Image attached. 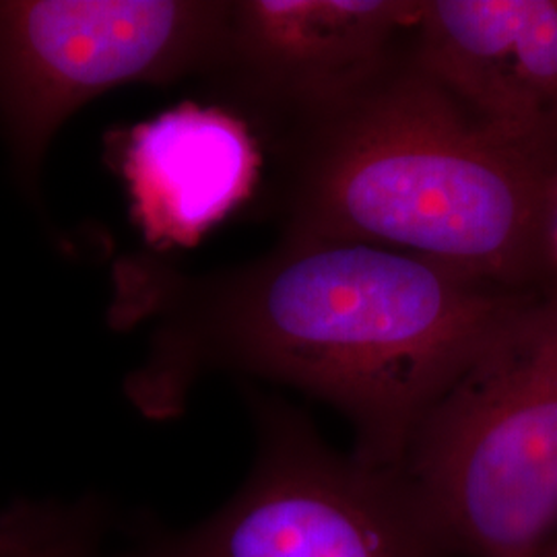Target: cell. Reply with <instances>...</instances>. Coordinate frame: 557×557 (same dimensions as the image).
<instances>
[{
  "mask_svg": "<svg viewBox=\"0 0 557 557\" xmlns=\"http://www.w3.org/2000/svg\"><path fill=\"white\" fill-rule=\"evenodd\" d=\"M108 158L131 218L156 250L190 248L252 197L262 151L252 126L220 103L178 106L116 131Z\"/></svg>",
  "mask_w": 557,
  "mask_h": 557,
  "instance_id": "obj_8",
  "label": "cell"
},
{
  "mask_svg": "<svg viewBox=\"0 0 557 557\" xmlns=\"http://www.w3.org/2000/svg\"><path fill=\"white\" fill-rule=\"evenodd\" d=\"M20 537V529H17V518L13 515V510L9 508L2 517H0V557L7 556Z\"/></svg>",
  "mask_w": 557,
  "mask_h": 557,
  "instance_id": "obj_10",
  "label": "cell"
},
{
  "mask_svg": "<svg viewBox=\"0 0 557 557\" xmlns=\"http://www.w3.org/2000/svg\"><path fill=\"white\" fill-rule=\"evenodd\" d=\"M543 557H557V535L554 541H552V545L547 547V552L543 554Z\"/></svg>",
  "mask_w": 557,
  "mask_h": 557,
  "instance_id": "obj_12",
  "label": "cell"
},
{
  "mask_svg": "<svg viewBox=\"0 0 557 557\" xmlns=\"http://www.w3.org/2000/svg\"><path fill=\"white\" fill-rule=\"evenodd\" d=\"M400 471L458 557L557 535V294L531 298L419 423Z\"/></svg>",
  "mask_w": 557,
  "mask_h": 557,
  "instance_id": "obj_3",
  "label": "cell"
},
{
  "mask_svg": "<svg viewBox=\"0 0 557 557\" xmlns=\"http://www.w3.org/2000/svg\"><path fill=\"white\" fill-rule=\"evenodd\" d=\"M257 457L199 524H133L124 557H458L400 469L341 455L296 409L252 403Z\"/></svg>",
  "mask_w": 557,
  "mask_h": 557,
  "instance_id": "obj_4",
  "label": "cell"
},
{
  "mask_svg": "<svg viewBox=\"0 0 557 557\" xmlns=\"http://www.w3.org/2000/svg\"><path fill=\"white\" fill-rule=\"evenodd\" d=\"M11 510L20 537L4 557L124 556L131 522L103 499L17 502Z\"/></svg>",
  "mask_w": 557,
  "mask_h": 557,
  "instance_id": "obj_9",
  "label": "cell"
},
{
  "mask_svg": "<svg viewBox=\"0 0 557 557\" xmlns=\"http://www.w3.org/2000/svg\"><path fill=\"white\" fill-rule=\"evenodd\" d=\"M227 0H0V135L29 188L60 126L128 83L200 77Z\"/></svg>",
  "mask_w": 557,
  "mask_h": 557,
  "instance_id": "obj_5",
  "label": "cell"
},
{
  "mask_svg": "<svg viewBox=\"0 0 557 557\" xmlns=\"http://www.w3.org/2000/svg\"><path fill=\"white\" fill-rule=\"evenodd\" d=\"M547 250H549L552 273L557 275V180L554 197H552V209H549V223H547Z\"/></svg>",
  "mask_w": 557,
  "mask_h": 557,
  "instance_id": "obj_11",
  "label": "cell"
},
{
  "mask_svg": "<svg viewBox=\"0 0 557 557\" xmlns=\"http://www.w3.org/2000/svg\"><path fill=\"white\" fill-rule=\"evenodd\" d=\"M419 0H227L202 75L264 139L358 94L397 57Z\"/></svg>",
  "mask_w": 557,
  "mask_h": 557,
  "instance_id": "obj_6",
  "label": "cell"
},
{
  "mask_svg": "<svg viewBox=\"0 0 557 557\" xmlns=\"http://www.w3.org/2000/svg\"><path fill=\"white\" fill-rule=\"evenodd\" d=\"M531 298L400 250L281 236L200 275L120 259L110 324L149 326L124 380L145 418L180 416L207 374H244L331 405L356 457L400 469L428 411Z\"/></svg>",
  "mask_w": 557,
  "mask_h": 557,
  "instance_id": "obj_1",
  "label": "cell"
},
{
  "mask_svg": "<svg viewBox=\"0 0 557 557\" xmlns=\"http://www.w3.org/2000/svg\"><path fill=\"white\" fill-rule=\"evenodd\" d=\"M407 46L475 119L557 153V0H419Z\"/></svg>",
  "mask_w": 557,
  "mask_h": 557,
  "instance_id": "obj_7",
  "label": "cell"
},
{
  "mask_svg": "<svg viewBox=\"0 0 557 557\" xmlns=\"http://www.w3.org/2000/svg\"><path fill=\"white\" fill-rule=\"evenodd\" d=\"M269 140L281 236L400 250L512 292L552 277L557 153L475 119L409 54Z\"/></svg>",
  "mask_w": 557,
  "mask_h": 557,
  "instance_id": "obj_2",
  "label": "cell"
}]
</instances>
